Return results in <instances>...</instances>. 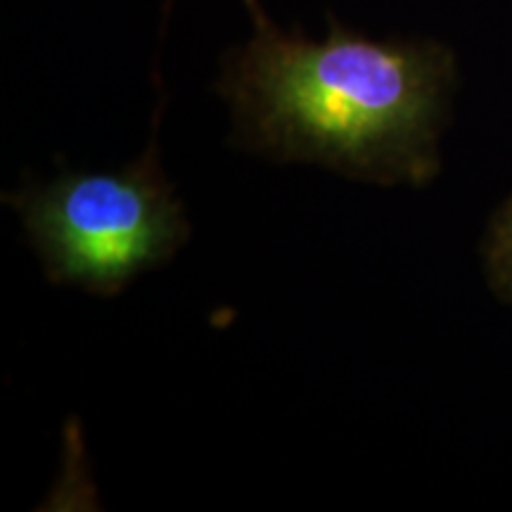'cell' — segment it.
<instances>
[{"label":"cell","mask_w":512,"mask_h":512,"mask_svg":"<svg viewBox=\"0 0 512 512\" xmlns=\"http://www.w3.org/2000/svg\"><path fill=\"white\" fill-rule=\"evenodd\" d=\"M252 38L223 62L233 143L273 162L323 164L382 185H425L439 171L456 64L444 46L375 41L328 17L323 41L283 31L245 0Z\"/></svg>","instance_id":"1"},{"label":"cell","mask_w":512,"mask_h":512,"mask_svg":"<svg viewBox=\"0 0 512 512\" xmlns=\"http://www.w3.org/2000/svg\"><path fill=\"white\" fill-rule=\"evenodd\" d=\"M5 200L22 219L48 280L100 297H114L138 275L164 266L190 235L155 140L136 164L62 171Z\"/></svg>","instance_id":"2"},{"label":"cell","mask_w":512,"mask_h":512,"mask_svg":"<svg viewBox=\"0 0 512 512\" xmlns=\"http://www.w3.org/2000/svg\"><path fill=\"white\" fill-rule=\"evenodd\" d=\"M486 268L494 290L512 302V197L491 221L486 240Z\"/></svg>","instance_id":"3"}]
</instances>
